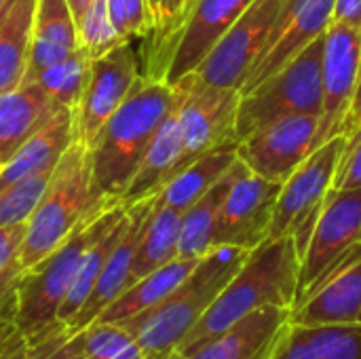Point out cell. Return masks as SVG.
<instances>
[{
	"mask_svg": "<svg viewBox=\"0 0 361 359\" xmlns=\"http://www.w3.org/2000/svg\"><path fill=\"white\" fill-rule=\"evenodd\" d=\"M176 85L140 74L125 102L99 129L91 152L93 195L121 203L148 144L178 104Z\"/></svg>",
	"mask_w": 361,
	"mask_h": 359,
	"instance_id": "obj_1",
	"label": "cell"
},
{
	"mask_svg": "<svg viewBox=\"0 0 361 359\" xmlns=\"http://www.w3.org/2000/svg\"><path fill=\"white\" fill-rule=\"evenodd\" d=\"M300 250L292 237L269 239L250 250L243 264L178 347L190 355L237 320L262 307L292 309L298 296Z\"/></svg>",
	"mask_w": 361,
	"mask_h": 359,
	"instance_id": "obj_2",
	"label": "cell"
},
{
	"mask_svg": "<svg viewBox=\"0 0 361 359\" xmlns=\"http://www.w3.org/2000/svg\"><path fill=\"white\" fill-rule=\"evenodd\" d=\"M247 250L214 248L159 305L121 322L142 349V359H167L199 324L209 305L243 264Z\"/></svg>",
	"mask_w": 361,
	"mask_h": 359,
	"instance_id": "obj_3",
	"label": "cell"
},
{
	"mask_svg": "<svg viewBox=\"0 0 361 359\" xmlns=\"http://www.w3.org/2000/svg\"><path fill=\"white\" fill-rule=\"evenodd\" d=\"M116 201L97 199L91 180V152L74 140L53 169V176L25 222V237L17 254L19 267L25 271L55 252L76 226L97 209H110Z\"/></svg>",
	"mask_w": 361,
	"mask_h": 359,
	"instance_id": "obj_4",
	"label": "cell"
},
{
	"mask_svg": "<svg viewBox=\"0 0 361 359\" xmlns=\"http://www.w3.org/2000/svg\"><path fill=\"white\" fill-rule=\"evenodd\" d=\"M118 205L110 209H97L87 216L55 252H51L38 264L21 271L15 286L13 322L25 339L27 347L38 343L61 324L57 315L76 277L82 254L110 222Z\"/></svg>",
	"mask_w": 361,
	"mask_h": 359,
	"instance_id": "obj_5",
	"label": "cell"
},
{
	"mask_svg": "<svg viewBox=\"0 0 361 359\" xmlns=\"http://www.w3.org/2000/svg\"><path fill=\"white\" fill-rule=\"evenodd\" d=\"M322 51L324 36L264 78L254 89L239 93L237 140L292 114H322Z\"/></svg>",
	"mask_w": 361,
	"mask_h": 359,
	"instance_id": "obj_6",
	"label": "cell"
},
{
	"mask_svg": "<svg viewBox=\"0 0 361 359\" xmlns=\"http://www.w3.org/2000/svg\"><path fill=\"white\" fill-rule=\"evenodd\" d=\"M347 144V135H336L324 144H319L281 184L279 197L275 201V209L271 216L269 239L292 237L300 250L311 237L313 224L332 193L334 176Z\"/></svg>",
	"mask_w": 361,
	"mask_h": 359,
	"instance_id": "obj_7",
	"label": "cell"
},
{
	"mask_svg": "<svg viewBox=\"0 0 361 359\" xmlns=\"http://www.w3.org/2000/svg\"><path fill=\"white\" fill-rule=\"evenodd\" d=\"M252 0H195L176 34L148 55L146 76L176 83L195 72Z\"/></svg>",
	"mask_w": 361,
	"mask_h": 359,
	"instance_id": "obj_8",
	"label": "cell"
},
{
	"mask_svg": "<svg viewBox=\"0 0 361 359\" xmlns=\"http://www.w3.org/2000/svg\"><path fill=\"white\" fill-rule=\"evenodd\" d=\"M171 85H178L180 89L178 127L184 165H190L199 157L222 146L239 144L235 131L239 108L237 89L205 85L195 76V72Z\"/></svg>",
	"mask_w": 361,
	"mask_h": 359,
	"instance_id": "obj_9",
	"label": "cell"
},
{
	"mask_svg": "<svg viewBox=\"0 0 361 359\" xmlns=\"http://www.w3.org/2000/svg\"><path fill=\"white\" fill-rule=\"evenodd\" d=\"M286 0H252L243 15L216 42L195 70V76L212 87L241 89L256 57L271 38Z\"/></svg>",
	"mask_w": 361,
	"mask_h": 359,
	"instance_id": "obj_10",
	"label": "cell"
},
{
	"mask_svg": "<svg viewBox=\"0 0 361 359\" xmlns=\"http://www.w3.org/2000/svg\"><path fill=\"white\" fill-rule=\"evenodd\" d=\"M360 235L361 188L332 190L313 224L311 237L300 256L296 303L305 298L349 254L353 245L360 243Z\"/></svg>",
	"mask_w": 361,
	"mask_h": 359,
	"instance_id": "obj_11",
	"label": "cell"
},
{
	"mask_svg": "<svg viewBox=\"0 0 361 359\" xmlns=\"http://www.w3.org/2000/svg\"><path fill=\"white\" fill-rule=\"evenodd\" d=\"M361 70V30L330 23L322 51V114L317 146L345 135Z\"/></svg>",
	"mask_w": 361,
	"mask_h": 359,
	"instance_id": "obj_12",
	"label": "cell"
},
{
	"mask_svg": "<svg viewBox=\"0 0 361 359\" xmlns=\"http://www.w3.org/2000/svg\"><path fill=\"white\" fill-rule=\"evenodd\" d=\"M319 116L292 114L273 121L237 144V159L256 176L283 184L317 148Z\"/></svg>",
	"mask_w": 361,
	"mask_h": 359,
	"instance_id": "obj_13",
	"label": "cell"
},
{
	"mask_svg": "<svg viewBox=\"0 0 361 359\" xmlns=\"http://www.w3.org/2000/svg\"><path fill=\"white\" fill-rule=\"evenodd\" d=\"M279 188L281 184L269 182L243 165L220 205L212 248L226 245L250 252L264 243Z\"/></svg>",
	"mask_w": 361,
	"mask_h": 359,
	"instance_id": "obj_14",
	"label": "cell"
},
{
	"mask_svg": "<svg viewBox=\"0 0 361 359\" xmlns=\"http://www.w3.org/2000/svg\"><path fill=\"white\" fill-rule=\"evenodd\" d=\"M137 76L140 68L131 42H121L102 57L91 59L89 80L74 110L78 142H82L87 148L95 142L99 129L125 102Z\"/></svg>",
	"mask_w": 361,
	"mask_h": 359,
	"instance_id": "obj_15",
	"label": "cell"
},
{
	"mask_svg": "<svg viewBox=\"0 0 361 359\" xmlns=\"http://www.w3.org/2000/svg\"><path fill=\"white\" fill-rule=\"evenodd\" d=\"M361 315V243L292 307V326L315 328L328 324L360 322Z\"/></svg>",
	"mask_w": 361,
	"mask_h": 359,
	"instance_id": "obj_16",
	"label": "cell"
},
{
	"mask_svg": "<svg viewBox=\"0 0 361 359\" xmlns=\"http://www.w3.org/2000/svg\"><path fill=\"white\" fill-rule=\"evenodd\" d=\"M292 326V309L262 307L231 324L188 359H273Z\"/></svg>",
	"mask_w": 361,
	"mask_h": 359,
	"instance_id": "obj_17",
	"label": "cell"
},
{
	"mask_svg": "<svg viewBox=\"0 0 361 359\" xmlns=\"http://www.w3.org/2000/svg\"><path fill=\"white\" fill-rule=\"evenodd\" d=\"M154 199L157 197H150V199H144V201H137V203L129 205V222H127V229H125L121 241L116 243V248L112 250L110 258L106 260L104 271L97 277V281H95L89 298L78 309V313L66 324L68 334L82 332L87 326H91L102 315V311L110 303H114L121 292H125L131 286V264H133V256H135V250H137V243H140V237H142L146 218H148V214H150V209L154 205Z\"/></svg>",
	"mask_w": 361,
	"mask_h": 359,
	"instance_id": "obj_18",
	"label": "cell"
},
{
	"mask_svg": "<svg viewBox=\"0 0 361 359\" xmlns=\"http://www.w3.org/2000/svg\"><path fill=\"white\" fill-rule=\"evenodd\" d=\"M184 167L186 165L182 154V138L178 127V104H176L173 110L165 116V121L157 129L152 142L148 144L121 203L133 205L137 201L157 197Z\"/></svg>",
	"mask_w": 361,
	"mask_h": 359,
	"instance_id": "obj_19",
	"label": "cell"
},
{
	"mask_svg": "<svg viewBox=\"0 0 361 359\" xmlns=\"http://www.w3.org/2000/svg\"><path fill=\"white\" fill-rule=\"evenodd\" d=\"M61 106L51 99L36 83H21L0 95V167L42 129Z\"/></svg>",
	"mask_w": 361,
	"mask_h": 359,
	"instance_id": "obj_20",
	"label": "cell"
},
{
	"mask_svg": "<svg viewBox=\"0 0 361 359\" xmlns=\"http://www.w3.org/2000/svg\"><path fill=\"white\" fill-rule=\"evenodd\" d=\"M76 49V17L68 0H36L23 83H32L44 68L68 57Z\"/></svg>",
	"mask_w": 361,
	"mask_h": 359,
	"instance_id": "obj_21",
	"label": "cell"
},
{
	"mask_svg": "<svg viewBox=\"0 0 361 359\" xmlns=\"http://www.w3.org/2000/svg\"><path fill=\"white\" fill-rule=\"evenodd\" d=\"M76 140L74 112L61 108L42 129H38L15 157L0 167V190L32 174L53 169L70 144Z\"/></svg>",
	"mask_w": 361,
	"mask_h": 359,
	"instance_id": "obj_22",
	"label": "cell"
},
{
	"mask_svg": "<svg viewBox=\"0 0 361 359\" xmlns=\"http://www.w3.org/2000/svg\"><path fill=\"white\" fill-rule=\"evenodd\" d=\"M201 258H173L171 262L159 267L157 271L144 275L135 284H131L125 292L118 294L114 303H110L102 315L95 322H110L121 324L125 320H131L150 307L159 305L163 298H167L199 264Z\"/></svg>",
	"mask_w": 361,
	"mask_h": 359,
	"instance_id": "obj_23",
	"label": "cell"
},
{
	"mask_svg": "<svg viewBox=\"0 0 361 359\" xmlns=\"http://www.w3.org/2000/svg\"><path fill=\"white\" fill-rule=\"evenodd\" d=\"M127 222H129V205L121 203L114 209L110 222L104 226V231L91 241V245L82 254V260L78 264L76 277H74V281H72V286L68 290V296H66V300H63V305L59 309V315H57V320L63 326L78 313V309L89 298V294H91L97 277L104 271L106 260L110 258L112 250L121 241V237H123V233L127 229Z\"/></svg>",
	"mask_w": 361,
	"mask_h": 359,
	"instance_id": "obj_24",
	"label": "cell"
},
{
	"mask_svg": "<svg viewBox=\"0 0 361 359\" xmlns=\"http://www.w3.org/2000/svg\"><path fill=\"white\" fill-rule=\"evenodd\" d=\"M180 226H182V212L165 205L157 197L146 218V224H144V231H142V237L133 256L131 284H135L144 275L178 258Z\"/></svg>",
	"mask_w": 361,
	"mask_h": 359,
	"instance_id": "obj_25",
	"label": "cell"
},
{
	"mask_svg": "<svg viewBox=\"0 0 361 359\" xmlns=\"http://www.w3.org/2000/svg\"><path fill=\"white\" fill-rule=\"evenodd\" d=\"M235 161H237V144H228L218 150H212L199 157L197 161H192L190 165H186L157 197L165 205L178 212H186L197 199H201L218 180H222L228 174Z\"/></svg>",
	"mask_w": 361,
	"mask_h": 359,
	"instance_id": "obj_26",
	"label": "cell"
},
{
	"mask_svg": "<svg viewBox=\"0 0 361 359\" xmlns=\"http://www.w3.org/2000/svg\"><path fill=\"white\" fill-rule=\"evenodd\" d=\"M243 163L237 159L235 165L228 169V174L218 180L201 199H197L186 212H182V226H180V245L178 256L182 258H203L207 252H212V235L216 226V218L220 212V205L231 190L235 178L241 174Z\"/></svg>",
	"mask_w": 361,
	"mask_h": 359,
	"instance_id": "obj_27",
	"label": "cell"
},
{
	"mask_svg": "<svg viewBox=\"0 0 361 359\" xmlns=\"http://www.w3.org/2000/svg\"><path fill=\"white\" fill-rule=\"evenodd\" d=\"M34 11L36 0H15L0 28V95L25 78Z\"/></svg>",
	"mask_w": 361,
	"mask_h": 359,
	"instance_id": "obj_28",
	"label": "cell"
},
{
	"mask_svg": "<svg viewBox=\"0 0 361 359\" xmlns=\"http://www.w3.org/2000/svg\"><path fill=\"white\" fill-rule=\"evenodd\" d=\"M89 72H91V57L82 49H76L68 57L44 68L32 83H36L61 108L74 112L82 97L85 85L89 80Z\"/></svg>",
	"mask_w": 361,
	"mask_h": 359,
	"instance_id": "obj_29",
	"label": "cell"
},
{
	"mask_svg": "<svg viewBox=\"0 0 361 359\" xmlns=\"http://www.w3.org/2000/svg\"><path fill=\"white\" fill-rule=\"evenodd\" d=\"M53 169L32 174V176L21 178L15 184L6 186L4 190H0V229L23 224L30 220L32 212L36 209L44 188L53 176Z\"/></svg>",
	"mask_w": 361,
	"mask_h": 359,
	"instance_id": "obj_30",
	"label": "cell"
},
{
	"mask_svg": "<svg viewBox=\"0 0 361 359\" xmlns=\"http://www.w3.org/2000/svg\"><path fill=\"white\" fill-rule=\"evenodd\" d=\"M298 330L322 359H361V322Z\"/></svg>",
	"mask_w": 361,
	"mask_h": 359,
	"instance_id": "obj_31",
	"label": "cell"
},
{
	"mask_svg": "<svg viewBox=\"0 0 361 359\" xmlns=\"http://www.w3.org/2000/svg\"><path fill=\"white\" fill-rule=\"evenodd\" d=\"M76 34L78 49H82L91 59L102 57L123 42L110 21L106 0H91L87 4V8L76 17Z\"/></svg>",
	"mask_w": 361,
	"mask_h": 359,
	"instance_id": "obj_32",
	"label": "cell"
},
{
	"mask_svg": "<svg viewBox=\"0 0 361 359\" xmlns=\"http://www.w3.org/2000/svg\"><path fill=\"white\" fill-rule=\"evenodd\" d=\"M110 21L123 42L148 38L154 30V17L148 0H106Z\"/></svg>",
	"mask_w": 361,
	"mask_h": 359,
	"instance_id": "obj_33",
	"label": "cell"
},
{
	"mask_svg": "<svg viewBox=\"0 0 361 359\" xmlns=\"http://www.w3.org/2000/svg\"><path fill=\"white\" fill-rule=\"evenodd\" d=\"M25 359H87L82 332L68 334L66 326L59 324L38 343L27 347Z\"/></svg>",
	"mask_w": 361,
	"mask_h": 359,
	"instance_id": "obj_34",
	"label": "cell"
},
{
	"mask_svg": "<svg viewBox=\"0 0 361 359\" xmlns=\"http://www.w3.org/2000/svg\"><path fill=\"white\" fill-rule=\"evenodd\" d=\"M195 0H161L159 11H157V25L152 30L150 38V53L159 51L182 25L188 8L192 6Z\"/></svg>",
	"mask_w": 361,
	"mask_h": 359,
	"instance_id": "obj_35",
	"label": "cell"
},
{
	"mask_svg": "<svg viewBox=\"0 0 361 359\" xmlns=\"http://www.w3.org/2000/svg\"><path fill=\"white\" fill-rule=\"evenodd\" d=\"M353 188H361V125L347 135V144L332 184V190Z\"/></svg>",
	"mask_w": 361,
	"mask_h": 359,
	"instance_id": "obj_36",
	"label": "cell"
},
{
	"mask_svg": "<svg viewBox=\"0 0 361 359\" xmlns=\"http://www.w3.org/2000/svg\"><path fill=\"white\" fill-rule=\"evenodd\" d=\"M273 359H322L315 349L305 341V336L300 334V330L296 326H290L288 334L283 336V341L279 343L277 351Z\"/></svg>",
	"mask_w": 361,
	"mask_h": 359,
	"instance_id": "obj_37",
	"label": "cell"
},
{
	"mask_svg": "<svg viewBox=\"0 0 361 359\" xmlns=\"http://www.w3.org/2000/svg\"><path fill=\"white\" fill-rule=\"evenodd\" d=\"M23 237H25V222L0 229V271L8 267L13 260H17Z\"/></svg>",
	"mask_w": 361,
	"mask_h": 359,
	"instance_id": "obj_38",
	"label": "cell"
},
{
	"mask_svg": "<svg viewBox=\"0 0 361 359\" xmlns=\"http://www.w3.org/2000/svg\"><path fill=\"white\" fill-rule=\"evenodd\" d=\"M332 21L361 30V0H334Z\"/></svg>",
	"mask_w": 361,
	"mask_h": 359,
	"instance_id": "obj_39",
	"label": "cell"
},
{
	"mask_svg": "<svg viewBox=\"0 0 361 359\" xmlns=\"http://www.w3.org/2000/svg\"><path fill=\"white\" fill-rule=\"evenodd\" d=\"M21 271H23V269L19 267L17 260H13L8 267H4V269L0 271V309H4V307L13 300V296H15V286H17V281H19Z\"/></svg>",
	"mask_w": 361,
	"mask_h": 359,
	"instance_id": "obj_40",
	"label": "cell"
},
{
	"mask_svg": "<svg viewBox=\"0 0 361 359\" xmlns=\"http://www.w3.org/2000/svg\"><path fill=\"white\" fill-rule=\"evenodd\" d=\"M13 313H15V296H13V300L4 309H0V351L4 349V345L8 343V339L17 330L15 322H13Z\"/></svg>",
	"mask_w": 361,
	"mask_h": 359,
	"instance_id": "obj_41",
	"label": "cell"
},
{
	"mask_svg": "<svg viewBox=\"0 0 361 359\" xmlns=\"http://www.w3.org/2000/svg\"><path fill=\"white\" fill-rule=\"evenodd\" d=\"M25 355H27V343L21 336V332L15 330V334L8 339V343L0 351V359H25Z\"/></svg>",
	"mask_w": 361,
	"mask_h": 359,
	"instance_id": "obj_42",
	"label": "cell"
},
{
	"mask_svg": "<svg viewBox=\"0 0 361 359\" xmlns=\"http://www.w3.org/2000/svg\"><path fill=\"white\" fill-rule=\"evenodd\" d=\"M361 125V70H360V83H357V91H355V99H353V106H351V112H349V118H347V129H345V135H349L351 131H355Z\"/></svg>",
	"mask_w": 361,
	"mask_h": 359,
	"instance_id": "obj_43",
	"label": "cell"
},
{
	"mask_svg": "<svg viewBox=\"0 0 361 359\" xmlns=\"http://www.w3.org/2000/svg\"><path fill=\"white\" fill-rule=\"evenodd\" d=\"M110 359H142V349H140L137 341L133 339L127 347H123L116 355H112Z\"/></svg>",
	"mask_w": 361,
	"mask_h": 359,
	"instance_id": "obj_44",
	"label": "cell"
},
{
	"mask_svg": "<svg viewBox=\"0 0 361 359\" xmlns=\"http://www.w3.org/2000/svg\"><path fill=\"white\" fill-rule=\"evenodd\" d=\"M91 0H68V4H70V8H72V13H74V17H78L85 8H87V4H89Z\"/></svg>",
	"mask_w": 361,
	"mask_h": 359,
	"instance_id": "obj_45",
	"label": "cell"
},
{
	"mask_svg": "<svg viewBox=\"0 0 361 359\" xmlns=\"http://www.w3.org/2000/svg\"><path fill=\"white\" fill-rule=\"evenodd\" d=\"M13 2H15V0H0V28H2V23H4V19H6V15H8Z\"/></svg>",
	"mask_w": 361,
	"mask_h": 359,
	"instance_id": "obj_46",
	"label": "cell"
},
{
	"mask_svg": "<svg viewBox=\"0 0 361 359\" xmlns=\"http://www.w3.org/2000/svg\"><path fill=\"white\" fill-rule=\"evenodd\" d=\"M159 2H161V0H148L150 11H152V17H154V25H157V11H159Z\"/></svg>",
	"mask_w": 361,
	"mask_h": 359,
	"instance_id": "obj_47",
	"label": "cell"
},
{
	"mask_svg": "<svg viewBox=\"0 0 361 359\" xmlns=\"http://www.w3.org/2000/svg\"><path fill=\"white\" fill-rule=\"evenodd\" d=\"M167 359H188V358H186L184 353H180V351H173V353H171Z\"/></svg>",
	"mask_w": 361,
	"mask_h": 359,
	"instance_id": "obj_48",
	"label": "cell"
},
{
	"mask_svg": "<svg viewBox=\"0 0 361 359\" xmlns=\"http://www.w3.org/2000/svg\"><path fill=\"white\" fill-rule=\"evenodd\" d=\"M360 243H361V235H360Z\"/></svg>",
	"mask_w": 361,
	"mask_h": 359,
	"instance_id": "obj_49",
	"label": "cell"
},
{
	"mask_svg": "<svg viewBox=\"0 0 361 359\" xmlns=\"http://www.w3.org/2000/svg\"><path fill=\"white\" fill-rule=\"evenodd\" d=\"M360 322H361V315H360Z\"/></svg>",
	"mask_w": 361,
	"mask_h": 359,
	"instance_id": "obj_50",
	"label": "cell"
}]
</instances>
